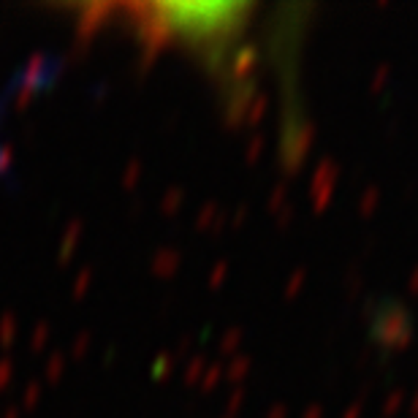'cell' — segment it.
I'll list each match as a JSON object with an SVG mask.
<instances>
[{
    "instance_id": "6da1fadb",
    "label": "cell",
    "mask_w": 418,
    "mask_h": 418,
    "mask_svg": "<svg viewBox=\"0 0 418 418\" xmlns=\"http://www.w3.org/2000/svg\"><path fill=\"white\" fill-rule=\"evenodd\" d=\"M136 36L147 43H180L212 52L242 36L250 3H133L123 6Z\"/></svg>"
}]
</instances>
